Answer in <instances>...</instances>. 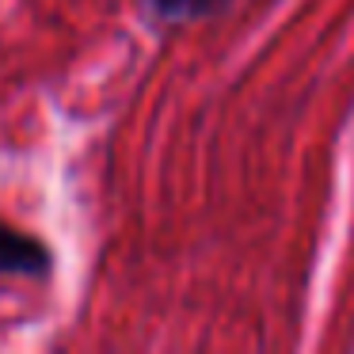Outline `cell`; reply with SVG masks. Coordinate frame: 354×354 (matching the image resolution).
<instances>
[{
	"mask_svg": "<svg viewBox=\"0 0 354 354\" xmlns=\"http://www.w3.org/2000/svg\"><path fill=\"white\" fill-rule=\"evenodd\" d=\"M0 274H24V278L50 274V248L42 240L27 236L16 225L0 221Z\"/></svg>",
	"mask_w": 354,
	"mask_h": 354,
	"instance_id": "6da1fadb",
	"label": "cell"
},
{
	"mask_svg": "<svg viewBox=\"0 0 354 354\" xmlns=\"http://www.w3.org/2000/svg\"><path fill=\"white\" fill-rule=\"evenodd\" d=\"M149 4L164 19H202V16L221 12L229 0H149Z\"/></svg>",
	"mask_w": 354,
	"mask_h": 354,
	"instance_id": "7a4b0ae2",
	"label": "cell"
}]
</instances>
